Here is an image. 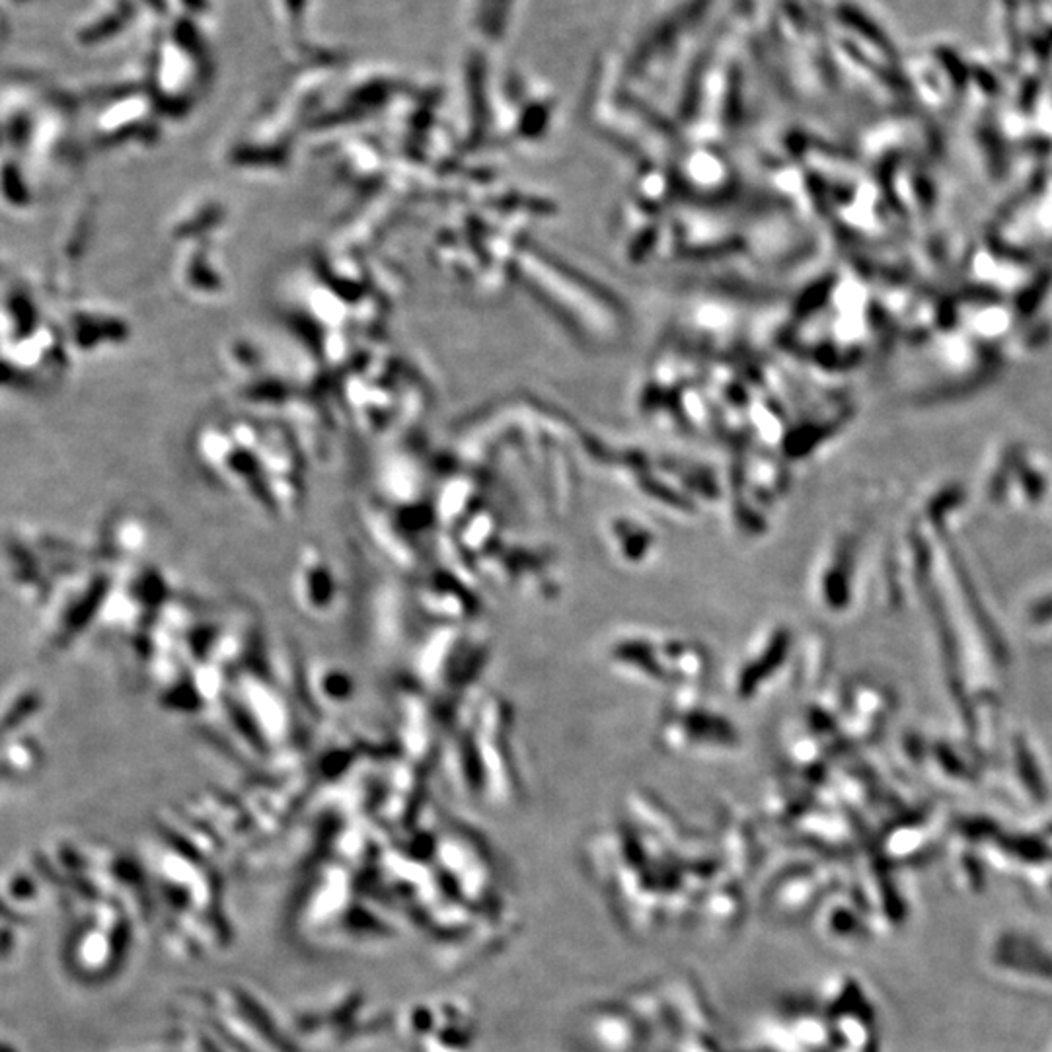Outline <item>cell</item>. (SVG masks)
Instances as JSON below:
<instances>
[{"mask_svg":"<svg viewBox=\"0 0 1052 1052\" xmlns=\"http://www.w3.org/2000/svg\"><path fill=\"white\" fill-rule=\"evenodd\" d=\"M12 891H14L16 896L23 898V896H30L33 893V886L28 879H20L18 883H14V886H12Z\"/></svg>","mask_w":1052,"mask_h":1052,"instance_id":"6da1fadb","label":"cell"},{"mask_svg":"<svg viewBox=\"0 0 1052 1052\" xmlns=\"http://www.w3.org/2000/svg\"><path fill=\"white\" fill-rule=\"evenodd\" d=\"M12 948V933L10 931H0V957L6 955Z\"/></svg>","mask_w":1052,"mask_h":1052,"instance_id":"7a4b0ae2","label":"cell"},{"mask_svg":"<svg viewBox=\"0 0 1052 1052\" xmlns=\"http://www.w3.org/2000/svg\"><path fill=\"white\" fill-rule=\"evenodd\" d=\"M0 1052H12V1050L8 1047H4V1045H0Z\"/></svg>","mask_w":1052,"mask_h":1052,"instance_id":"3957f363","label":"cell"}]
</instances>
